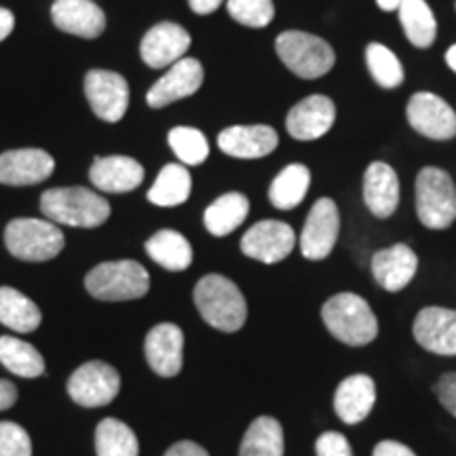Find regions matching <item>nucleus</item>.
Here are the masks:
<instances>
[{"instance_id": "nucleus-1", "label": "nucleus", "mask_w": 456, "mask_h": 456, "mask_svg": "<svg viewBox=\"0 0 456 456\" xmlns=\"http://www.w3.org/2000/svg\"><path fill=\"white\" fill-rule=\"evenodd\" d=\"M197 311L220 332H239L248 319V302L237 283L224 275H205L195 288Z\"/></svg>"}, {"instance_id": "nucleus-2", "label": "nucleus", "mask_w": 456, "mask_h": 456, "mask_svg": "<svg viewBox=\"0 0 456 456\" xmlns=\"http://www.w3.org/2000/svg\"><path fill=\"white\" fill-rule=\"evenodd\" d=\"M41 212L51 222L78 228L102 226L110 216V203L83 186L51 188L43 192Z\"/></svg>"}, {"instance_id": "nucleus-3", "label": "nucleus", "mask_w": 456, "mask_h": 456, "mask_svg": "<svg viewBox=\"0 0 456 456\" xmlns=\"http://www.w3.org/2000/svg\"><path fill=\"white\" fill-rule=\"evenodd\" d=\"M322 319L328 332L349 346H366L379 336L374 311L357 294L342 292L332 296L323 305Z\"/></svg>"}, {"instance_id": "nucleus-4", "label": "nucleus", "mask_w": 456, "mask_h": 456, "mask_svg": "<svg viewBox=\"0 0 456 456\" xmlns=\"http://www.w3.org/2000/svg\"><path fill=\"white\" fill-rule=\"evenodd\" d=\"M85 288L98 300H138L151 289V277L135 260L104 262L89 271V275L85 277Z\"/></svg>"}, {"instance_id": "nucleus-5", "label": "nucleus", "mask_w": 456, "mask_h": 456, "mask_svg": "<svg viewBox=\"0 0 456 456\" xmlns=\"http://www.w3.org/2000/svg\"><path fill=\"white\" fill-rule=\"evenodd\" d=\"M416 214L420 224L444 231L456 220V186L448 171L425 167L416 175Z\"/></svg>"}, {"instance_id": "nucleus-6", "label": "nucleus", "mask_w": 456, "mask_h": 456, "mask_svg": "<svg viewBox=\"0 0 456 456\" xmlns=\"http://www.w3.org/2000/svg\"><path fill=\"white\" fill-rule=\"evenodd\" d=\"M279 60L300 78H319L332 70L334 49L315 34L289 30L279 34L275 41Z\"/></svg>"}, {"instance_id": "nucleus-7", "label": "nucleus", "mask_w": 456, "mask_h": 456, "mask_svg": "<svg viewBox=\"0 0 456 456\" xmlns=\"http://www.w3.org/2000/svg\"><path fill=\"white\" fill-rule=\"evenodd\" d=\"M4 243L15 258L26 262L53 260L64 249V232L51 220L17 218L4 231Z\"/></svg>"}, {"instance_id": "nucleus-8", "label": "nucleus", "mask_w": 456, "mask_h": 456, "mask_svg": "<svg viewBox=\"0 0 456 456\" xmlns=\"http://www.w3.org/2000/svg\"><path fill=\"white\" fill-rule=\"evenodd\" d=\"M121 391V376L106 362H87L68 380V393L78 406H108Z\"/></svg>"}, {"instance_id": "nucleus-9", "label": "nucleus", "mask_w": 456, "mask_h": 456, "mask_svg": "<svg viewBox=\"0 0 456 456\" xmlns=\"http://www.w3.org/2000/svg\"><path fill=\"white\" fill-rule=\"evenodd\" d=\"M406 117L410 127L431 140H452L456 135L454 108L440 95L420 91L408 102Z\"/></svg>"}, {"instance_id": "nucleus-10", "label": "nucleus", "mask_w": 456, "mask_h": 456, "mask_svg": "<svg viewBox=\"0 0 456 456\" xmlns=\"http://www.w3.org/2000/svg\"><path fill=\"white\" fill-rule=\"evenodd\" d=\"M85 94L95 117L118 123L129 108V85L118 72L91 70L85 77Z\"/></svg>"}, {"instance_id": "nucleus-11", "label": "nucleus", "mask_w": 456, "mask_h": 456, "mask_svg": "<svg viewBox=\"0 0 456 456\" xmlns=\"http://www.w3.org/2000/svg\"><path fill=\"white\" fill-rule=\"evenodd\" d=\"M340 232V214L332 199L323 197L313 205L300 235V249L306 260H323L332 254Z\"/></svg>"}, {"instance_id": "nucleus-12", "label": "nucleus", "mask_w": 456, "mask_h": 456, "mask_svg": "<svg viewBox=\"0 0 456 456\" xmlns=\"http://www.w3.org/2000/svg\"><path fill=\"white\" fill-rule=\"evenodd\" d=\"M296 245L294 228L279 220H262L245 232L241 252L265 265H277L292 254Z\"/></svg>"}, {"instance_id": "nucleus-13", "label": "nucleus", "mask_w": 456, "mask_h": 456, "mask_svg": "<svg viewBox=\"0 0 456 456\" xmlns=\"http://www.w3.org/2000/svg\"><path fill=\"white\" fill-rule=\"evenodd\" d=\"M205 78L201 61L195 57H182L148 91L146 102L151 108H163L182 98L197 94Z\"/></svg>"}, {"instance_id": "nucleus-14", "label": "nucleus", "mask_w": 456, "mask_h": 456, "mask_svg": "<svg viewBox=\"0 0 456 456\" xmlns=\"http://www.w3.org/2000/svg\"><path fill=\"white\" fill-rule=\"evenodd\" d=\"M414 338L425 351L436 355H456V311L427 306L414 319Z\"/></svg>"}, {"instance_id": "nucleus-15", "label": "nucleus", "mask_w": 456, "mask_h": 456, "mask_svg": "<svg viewBox=\"0 0 456 456\" xmlns=\"http://www.w3.org/2000/svg\"><path fill=\"white\" fill-rule=\"evenodd\" d=\"M336 121V106L328 95H309L300 100L285 118L288 134L296 140L309 142L323 138Z\"/></svg>"}, {"instance_id": "nucleus-16", "label": "nucleus", "mask_w": 456, "mask_h": 456, "mask_svg": "<svg viewBox=\"0 0 456 456\" xmlns=\"http://www.w3.org/2000/svg\"><path fill=\"white\" fill-rule=\"evenodd\" d=\"M55 169V161L41 148H20L0 155V184L30 186L47 180Z\"/></svg>"}, {"instance_id": "nucleus-17", "label": "nucleus", "mask_w": 456, "mask_h": 456, "mask_svg": "<svg viewBox=\"0 0 456 456\" xmlns=\"http://www.w3.org/2000/svg\"><path fill=\"white\" fill-rule=\"evenodd\" d=\"M191 47V34L174 21H163L146 32L142 38L140 55L146 66L167 68L186 55Z\"/></svg>"}, {"instance_id": "nucleus-18", "label": "nucleus", "mask_w": 456, "mask_h": 456, "mask_svg": "<svg viewBox=\"0 0 456 456\" xmlns=\"http://www.w3.org/2000/svg\"><path fill=\"white\" fill-rule=\"evenodd\" d=\"M146 362L159 376L180 374L184 362V332L175 323H159L146 336Z\"/></svg>"}, {"instance_id": "nucleus-19", "label": "nucleus", "mask_w": 456, "mask_h": 456, "mask_svg": "<svg viewBox=\"0 0 456 456\" xmlns=\"http://www.w3.org/2000/svg\"><path fill=\"white\" fill-rule=\"evenodd\" d=\"M279 144L277 131L269 125H235L220 131L218 146L228 157L260 159L271 155Z\"/></svg>"}, {"instance_id": "nucleus-20", "label": "nucleus", "mask_w": 456, "mask_h": 456, "mask_svg": "<svg viewBox=\"0 0 456 456\" xmlns=\"http://www.w3.org/2000/svg\"><path fill=\"white\" fill-rule=\"evenodd\" d=\"M370 266H372V275L380 288L387 292H399L414 279L419 258L406 243H397L376 252Z\"/></svg>"}, {"instance_id": "nucleus-21", "label": "nucleus", "mask_w": 456, "mask_h": 456, "mask_svg": "<svg viewBox=\"0 0 456 456\" xmlns=\"http://www.w3.org/2000/svg\"><path fill=\"white\" fill-rule=\"evenodd\" d=\"M53 24L61 32L83 38H98L106 28V15L94 0H55Z\"/></svg>"}, {"instance_id": "nucleus-22", "label": "nucleus", "mask_w": 456, "mask_h": 456, "mask_svg": "<svg viewBox=\"0 0 456 456\" xmlns=\"http://www.w3.org/2000/svg\"><path fill=\"white\" fill-rule=\"evenodd\" d=\"M363 201L376 218H389L399 205V178L387 163H370L363 174Z\"/></svg>"}, {"instance_id": "nucleus-23", "label": "nucleus", "mask_w": 456, "mask_h": 456, "mask_svg": "<svg viewBox=\"0 0 456 456\" xmlns=\"http://www.w3.org/2000/svg\"><path fill=\"white\" fill-rule=\"evenodd\" d=\"M376 403V385L368 374H353L338 385L334 395V410L346 425L362 423Z\"/></svg>"}, {"instance_id": "nucleus-24", "label": "nucleus", "mask_w": 456, "mask_h": 456, "mask_svg": "<svg viewBox=\"0 0 456 456\" xmlns=\"http://www.w3.org/2000/svg\"><path fill=\"white\" fill-rule=\"evenodd\" d=\"M89 180L104 192H129L144 182V167L131 157H98L89 169Z\"/></svg>"}, {"instance_id": "nucleus-25", "label": "nucleus", "mask_w": 456, "mask_h": 456, "mask_svg": "<svg viewBox=\"0 0 456 456\" xmlns=\"http://www.w3.org/2000/svg\"><path fill=\"white\" fill-rule=\"evenodd\" d=\"M249 214V201L241 192H226L216 199V201L205 209L203 222L205 228L212 232L214 237L231 235L235 228L243 224V220Z\"/></svg>"}, {"instance_id": "nucleus-26", "label": "nucleus", "mask_w": 456, "mask_h": 456, "mask_svg": "<svg viewBox=\"0 0 456 456\" xmlns=\"http://www.w3.org/2000/svg\"><path fill=\"white\" fill-rule=\"evenodd\" d=\"M146 252L159 266L167 271H186L192 265V248L178 231H159L146 241Z\"/></svg>"}, {"instance_id": "nucleus-27", "label": "nucleus", "mask_w": 456, "mask_h": 456, "mask_svg": "<svg viewBox=\"0 0 456 456\" xmlns=\"http://www.w3.org/2000/svg\"><path fill=\"white\" fill-rule=\"evenodd\" d=\"M397 11L408 41L416 49H429L437 37V21L429 4L425 0H402Z\"/></svg>"}, {"instance_id": "nucleus-28", "label": "nucleus", "mask_w": 456, "mask_h": 456, "mask_svg": "<svg viewBox=\"0 0 456 456\" xmlns=\"http://www.w3.org/2000/svg\"><path fill=\"white\" fill-rule=\"evenodd\" d=\"M283 427L273 416H260L245 431L239 456H283Z\"/></svg>"}, {"instance_id": "nucleus-29", "label": "nucleus", "mask_w": 456, "mask_h": 456, "mask_svg": "<svg viewBox=\"0 0 456 456\" xmlns=\"http://www.w3.org/2000/svg\"><path fill=\"white\" fill-rule=\"evenodd\" d=\"M192 178L182 163H169L157 175L155 184L148 191V201L159 208H175L191 197Z\"/></svg>"}, {"instance_id": "nucleus-30", "label": "nucleus", "mask_w": 456, "mask_h": 456, "mask_svg": "<svg viewBox=\"0 0 456 456\" xmlns=\"http://www.w3.org/2000/svg\"><path fill=\"white\" fill-rule=\"evenodd\" d=\"M41 309L26 294L17 292L15 288H0V323L3 326L20 334H28L41 326Z\"/></svg>"}, {"instance_id": "nucleus-31", "label": "nucleus", "mask_w": 456, "mask_h": 456, "mask_svg": "<svg viewBox=\"0 0 456 456\" xmlns=\"http://www.w3.org/2000/svg\"><path fill=\"white\" fill-rule=\"evenodd\" d=\"M311 184V171L305 165L294 163L279 171L269 188V199L277 209H294L306 197Z\"/></svg>"}, {"instance_id": "nucleus-32", "label": "nucleus", "mask_w": 456, "mask_h": 456, "mask_svg": "<svg viewBox=\"0 0 456 456\" xmlns=\"http://www.w3.org/2000/svg\"><path fill=\"white\" fill-rule=\"evenodd\" d=\"M0 363L24 379H37L45 372V359L37 346L15 336H0Z\"/></svg>"}, {"instance_id": "nucleus-33", "label": "nucleus", "mask_w": 456, "mask_h": 456, "mask_svg": "<svg viewBox=\"0 0 456 456\" xmlns=\"http://www.w3.org/2000/svg\"><path fill=\"white\" fill-rule=\"evenodd\" d=\"M95 452L98 456H138L140 444L123 420L104 419L95 429Z\"/></svg>"}, {"instance_id": "nucleus-34", "label": "nucleus", "mask_w": 456, "mask_h": 456, "mask_svg": "<svg viewBox=\"0 0 456 456\" xmlns=\"http://www.w3.org/2000/svg\"><path fill=\"white\" fill-rule=\"evenodd\" d=\"M368 70L374 77V81L385 89H395L403 83V68L402 61L391 49H387L380 43H370L366 49Z\"/></svg>"}, {"instance_id": "nucleus-35", "label": "nucleus", "mask_w": 456, "mask_h": 456, "mask_svg": "<svg viewBox=\"0 0 456 456\" xmlns=\"http://www.w3.org/2000/svg\"><path fill=\"white\" fill-rule=\"evenodd\" d=\"M167 140L182 165H201L209 155L208 138L195 127H174Z\"/></svg>"}, {"instance_id": "nucleus-36", "label": "nucleus", "mask_w": 456, "mask_h": 456, "mask_svg": "<svg viewBox=\"0 0 456 456\" xmlns=\"http://www.w3.org/2000/svg\"><path fill=\"white\" fill-rule=\"evenodd\" d=\"M228 15L248 28H265L275 17L273 0H228Z\"/></svg>"}, {"instance_id": "nucleus-37", "label": "nucleus", "mask_w": 456, "mask_h": 456, "mask_svg": "<svg viewBox=\"0 0 456 456\" xmlns=\"http://www.w3.org/2000/svg\"><path fill=\"white\" fill-rule=\"evenodd\" d=\"M0 456H32V440L21 425L0 423Z\"/></svg>"}, {"instance_id": "nucleus-38", "label": "nucleus", "mask_w": 456, "mask_h": 456, "mask_svg": "<svg viewBox=\"0 0 456 456\" xmlns=\"http://www.w3.org/2000/svg\"><path fill=\"white\" fill-rule=\"evenodd\" d=\"M317 456H353L351 444L342 433L326 431L317 437Z\"/></svg>"}, {"instance_id": "nucleus-39", "label": "nucleus", "mask_w": 456, "mask_h": 456, "mask_svg": "<svg viewBox=\"0 0 456 456\" xmlns=\"http://www.w3.org/2000/svg\"><path fill=\"white\" fill-rule=\"evenodd\" d=\"M433 391H436L442 406L446 408L450 414L456 416V372L444 374L436 383V387H433Z\"/></svg>"}, {"instance_id": "nucleus-40", "label": "nucleus", "mask_w": 456, "mask_h": 456, "mask_svg": "<svg viewBox=\"0 0 456 456\" xmlns=\"http://www.w3.org/2000/svg\"><path fill=\"white\" fill-rule=\"evenodd\" d=\"M372 456H416L406 444H399L393 440H383L376 444Z\"/></svg>"}, {"instance_id": "nucleus-41", "label": "nucleus", "mask_w": 456, "mask_h": 456, "mask_svg": "<svg viewBox=\"0 0 456 456\" xmlns=\"http://www.w3.org/2000/svg\"><path fill=\"white\" fill-rule=\"evenodd\" d=\"M165 456H209L208 450H205L203 446H199V444L195 442H178L174 444L167 452H165Z\"/></svg>"}, {"instance_id": "nucleus-42", "label": "nucleus", "mask_w": 456, "mask_h": 456, "mask_svg": "<svg viewBox=\"0 0 456 456\" xmlns=\"http://www.w3.org/2000/svg\"><path fill=\"white\" fill-rule=\"evenodd\" d=\"M17 402V389L11 380L0 379V410H7Z\"/></svg>"}, {"instance_id": "nucleus-43", "label": "nucleus", "mask_w": 456, "mask_h": 456, "mask_svg": "<svg viewBox=\"0 0 456 456\" xmlns=\"http://www.w3.org/2000/svg\"><path fill=\"white\" fill-rule=\"evenodd\" d=\"M191 9L195 11L197 15H209L214 11H218V7L222 4V0H188Z\"/></svg>"}, {"instance_id": "nucleus-44", "label": "nucleus", "mask_w": 456, "mask_h": 456, "mask_svg": "<svg viewBox=\"0 0 456 456\" xmlns=\"http://www.w3.org/2000/svg\"><path fill=\"white\" fill-rule=\"evenodd\" d=\"M13 28H15V15L11 13L9 9L0 7V41H4V38L13 32Z\"/></svg>"}, {"instance_id": "nucleus-45", "label": "nucleus", "mask_w": 456, "mask_h": 456, "mask_svg": "<svg viewBox=\"0 0 456 456\" xmlns=\"http://www.w3.org/2000/svg\"><path fill=\"white\" fill-rule=\"evenodd\" d=\"M376 3H379V7L383 11H397L402 0H376Z\"/></svg>"}, {"instance_id": "nucleus-46", "label": "nucleus", "mask_w": 456, "mask_h": 456, "mask_svg": "<svg viewBox=\"0 0 456 456\" xmlns=\"http://www.w3.org/2000/svg\"><path fill=\"white\" fill-rule=\"evenodd\" d=\"M446 64L450 66V70L456 72V45L446 51Z\"/></svg>"}]
</instances>
